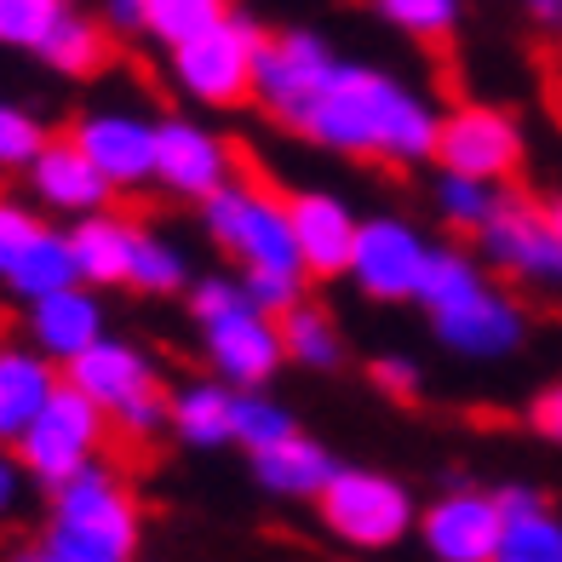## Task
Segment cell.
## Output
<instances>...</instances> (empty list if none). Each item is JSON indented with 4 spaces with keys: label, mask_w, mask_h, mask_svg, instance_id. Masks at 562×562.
Instances as JSON below:
<instances>
[{
    "label": "cell",
    "mask_w": 562,
    "mask_h": 562,
    "mask_svg": "<svg viewBox=\"0 0 562 562\" xmlns=\"http://www.w3.org/2000/svg\"><path fill=\"white\" fill-rule=\"evenodd\" d=\"M288 133L345 161L425 167L437 161L442 104L407 75L339 53L316 81V92L288 115Z\"/></svg>",
    "instance_id": "cell-1"
},
{
    "label": "cell",
    "mask_w": 562,
    "mask_h": 562,
    "mask_svg": "<svg viewBox=\"0 0 562 562\" xmlns=\"http://www.w3.org/2000/svg\"><path fill=\"white\" fill-rule=\"evenodd\" d=\"M419 311L430 322V334L459 362H510L528 345V311L522 299L505 288V276L465 247H437L425 288H419Z\"/></svg>",
    "instance_id": "cell-2"
},
{
    "label": "cell",
    "mask_w": 562,
    "mask_h": 562,
    "mask_svg": "<svg viewBox=\"0 0 562 562\" xmlns=\"http://www.w3.org/2000/svg\"><path fill=\"white\" fill-rule=\"evenodd\" d=\"M144 505L115 465H87L81 476L46 488L41 528L12 551V562H138Z\"/></svg>",
    "instance_id": "cell-3"
},
{
    "label": "cell",
    "mask_w": 562,
    "mask_h": 562,
    "mask_svg": "<svg viewBox=\"0 0 562 562\" xmlns=\"http://www.w3.org/2000/svg\"><path fill=\"white\" fill-rule=\"evenodd\" d=\"M190 322L201 334L207 373L229 379L236 391L270 385V379L288 368V350H281V316H270L265 304H252V293L241 288V276H201V281H190Z\"/></svg>",
    "instance_id": "cell-4"
},
{
    "label": "cell",
    "mask_w": 562,
    "mask_h": 562,
    "mask_svg": "<svg viewBox=\"0 0 562 562\" xmlns=\"http://www.w3.org/2000/svg\"><path fill=\"white\" fill-rule=\"evenodd\" d=\"M75 391H87L98 407L110 414V430L121 442H156L167 430V385H161V362L149 356L138 339L104 334L92 350H81L64 368Z\"/></svg>",
    "instance_id": "cell-5"
},
{
    "label": "cell",
    "mask_w": 562,
    "mask_h": 562,
    "mask_svg": "<svg viewBox=\"0 0 562 562\" xmlns=\"http://www.w3.org/2000/svg\"><path fill=\"white\" fill-rule=\"evenodd\" d=\"M316 522L327 540H339L356 557L396 551L419 522V499L402 476L373 471V465H339L316 494Z\"/></svg>",
    "instance_id": "cell-6"
},
{
    "label": "cell",
    "mask_w": 562,
    "mask_h": 562,
    "mask_svg": "<svg viewBox=\"0 0 562 562\" xmlns=\"http://www.w3.org/2000/svg\"><path fill=\"white\" fill-rule=\"evenodd\" d=\"M259 46L265 30L229 7L213 30L167 46V81L190 110H241L252 104V81H259Z\"/></svg>",
    "instance_id": "cell-7"
},
{
    "label": "cell",
    "mask_w": 562,
    "mask_h": 562,
    "mask_svg": "<svg viewBox=\"0 0 562 562\" xmlns=\"http://www.w3.org/2000/svg\"><path fill=\"white\" fill-rule=\"evenodd\" d=\"M201 229L207 241L224 252L236 270H304L299 265V241H293V218H288V195H276L265 178H229L207 201H201Z\"/></svg>",
    "instance_id": "cell-8"
},
{
    "label": "cell",
    "mask_w": 562,
    "mask_h": 562,
    "mask_svg": "<svg viewBox=\"0 0 562 562\" xmlns=\"http://www.w3.org/2000/svg\"><path fill=\"white\" fill-rule=\"evenodd\" d=\"M471 241L505 281L540 288V293H562V195L557 201H528L517 190H505L499 213L482 224Z\"/></svg>",
    "instance_id": "cell-9"
},
{
    "label": "cell",
    "mask_w": 562,
    "mask_h": 562,
    "mask_svg": "<svg viewBox=\"0 0 562 562\" xmlns=\"http://www.w3.org/2000/svg\"><path fill=\"white\" fill-rule=\"evenodd\" d=\"M110 437H115L110 414L64 379V385L53 391V402L35 414V425L18 437V459H23V471L35 476V488L46 494V488H58V482L81 476L87 465H98Z\"/></svg>",
    "instance_id": "cell-10"
},
{
    "label": "cell",
    "mask_w": 562,
    "mask_h": 562,
    "mask_svg": "<svg viewBox=\"0 0 562 562\" xmlns=\"http://www.w3.org/2000/svg\"><path fill=\"white\" fill-rule=\"evenodd\" d=\"M437 247L442 241H430V229L414 218L368 213L362 229H356L345 281L368 304H419V288H425L430 265H437Z\"/></svg>",
    "instance_id": "cell-11"
},
{
    "label": "cell",
    "mask_w": 562,
    "mask_h": 562,
    "mask_svg": "<svg viewBox=\"0 0 562 562\" xmlns=\"http://www.w3.org/2000/svg\"><path fill=\"white\" fill-rule=\"evenodd\" d=\"M528 161V133L505 104H453L442 110V133H437V167L448 172H471L488 184H510Z\"/></svg>",
    "instance_id": "cell-12"
},
{
    "label": "cell",
    "mask_w": 562,
    "mask_h": 562,
    "mask_svg": "<svg viewBox=\"0 0 562 562\" xmlns=\"http://www.w3.org/2000/svg\"><path fill=\"white\" fill-rule=\"evenodd\" d=\"M499 528H505V505L499 488H442L430 505H419L414 540L430 562H494L499 551Z\"/></svg>",
    "instance_id": "cell-13"
},
{
    "label": "cell",
    "mask_w": 562,
    "mask_h": 562,
    "mask_svg": "<svg viewBox=\"0 0 562 562\" xmlns=\"http://www.w3.org/2000/svg\"><path fill=\"white\" fill-rule=\"evenodd\" d=\"M236 178V144L201 115H156V184L178 201H207Z\"/></svg>",
    "instance_id": "cell-14"
},
{
    "label": "cell",
    "mask_w": 562,
    "mask_h": 562,
    "mask_svg": "<svg viewBox=\"0 0 562 562\" xmlns=\"http://www.w3.org/2000/svg\"><path fill=\"white\" fill-rule=\"evenodd\" d=\"M69 138L87 149L92 167L121 195H138L144 184H156V115H144L133 104H98L87 115H75Z\"/></svg>",
    "instance_id": "cell-15"
},
{
    "label": "cell",
    "mask_w": 562,
    "mask_h": 562,
    "mask_svg": "<svg viewBox=\"0 0 562 562\" xmlns=\"http://www.w3.org/2000/svg\"><path fill=\"white\" fill-rule=\"evenodd\" d=\"M23 195H30L46 218H69L75 224V218H87L98 207H115L121 190L92 167L87 149L64 133V138H46L35 149V161L23 167Z\"/></svg>",
    "instance_id": "cell-16"
},
{
    "label": "cell",
    "mask_w": 562,
    "mask_h": 562,
    "mask_svg": "<svg viewBox=\"0 0 562 562\" xmlns=\"http://www.w3.org/2000/svg\"><path fill=\"white\" fill-rule=\"evenodd\" d=\"M339 58V46L322 30H265L259 46V81H252V104H259L276 126H288V115L316 92L327 64Z\"/></svg>",
    "instance_id": "cell-17"
},
{
    "label": "cell",
    "mask_w": 562,
    "mask_h": 562,
    "mask_svg": "<svg viewBox=\"0 0 562 562\" xmlns=\"http://www.w3.org/2000/svg\"><path fill=\"white\" fill-rule=\"evenodd\" d=\"M104 334H110V311H104V288H92V281H69V288H53L23 304V339L41 345L58 368H69Z\"/></svg>",
    "instance_id": "cell-18"
},
{
    "label": "cell",
    "mask_w": 562,
    "mask_h": 562,
    "mask_svg": "<svg viewBox=\"0 0 562 562\" xmlns=\"http://www.w3.org/2000/svg\"><path fill=\"white\" fill-rule=\"evenodd\" d=\"M288 218H293V241H299V265L311 281H339L350 270V247H356V207L327 190V184H304L288 195Z\"/></svg>",
    "instance_id": "cell-19"
},
{
    "label": "cell",
    "mask_w": 562,
    "mask_h": 562,
    "mask_svg": "<svg viewBox=\"0 0 562 562\" xmlns=\"http://www.w3.org/2000/svg\"><path fill=\"white\" fill-rule=\"evenodd\" d=\"M64 385V368L30 339H0V448H18V437L35 425V414Z\"/></svg>",
    "instance_id": "cell-20"
},
{
    "label": "cell",
    "mask_w": 562,
    "mask_h": 562,
    "mask_svg": "<svg viewBox=\"0 0 562 562\" xmlns=\"http://www.w3.org/2000/svg\"><path fill=\"white\" fill-rule=\"evenodd\" d=\"M167 437L190 453H218L236 442V385L218 373L184 379L167 391Z\"/></svg>",
    "instance_id": "cell-21"
},
{
    "label": "cell",
    "mask_w": 562,
    "mask_h": 562,
    "mask_svg": "<svg viewBox=\"0 0 562 562\" xmlns=\"http://www.w3.org/2000/svg\"><path fill=\"white\" fill-rule=\"evenodd\" d=\"M252 465V482H259V494L270 499H288V505H316V494L327 488V476L339 471V459L327 453L322 437L311 430H293V437H281L259 453H247Z\"/></svg>",
    "instance_id": "cell-22"
},
{
    "label": "cell",
    "mask_w": 562,
    "mask_h": 562,
    "mask_svg": "<svg viewBox=\"0 0 562 562\" xmlns=\"http://www.w3.org/2000/svg\"><path fill=\"white\" fill-rule=\"evenodd\" d=\"M499 505H505V528H499L494 562H562V510L533 482H505Z\"/></svg>",
    "instance_id": "cell-23"
},
{
    "label": "cell",
    "mask_w": 562,
    "mask_h": 562,
    "mask_svg": "<svg viewBox=\"0 0 562 562\" xmlns=\"http://www.w3.org/2000/svg\"><path fill=\"white\" fill-rule=\"evenodd\" d=\"M133 241H138V218H126L121 207H98V213L69 224L75 270H81V281H92V288H126Z\"/></svg>",
    "instance_id": "cell-24"
},
{
    "label": "cell",
    "mask_w": 562,
    "mask_h": 562,
    "mask_svg": "<svg viewBox=\"0 0 562 562\" xmlns=\"http://www.w3.org/2000/svg\"><path fill=\"white\" fill-rule=\"evenodd\" d=\"M53 75H64V81H92V75H104L110 58H115V35L104 30V18L98 12H64V23L53 35L41 41V53H35Z\"/></svg>",
    "instance_id": "cell-25"
},
{
    "label": "cell",
    "mask_w": 562,
    "mask_h": 562,
    "mask_svg": "<svg viewBox=\"0 0 562 562\" xmlns=\"http://www.w3.org/2000/svg\"><path fill=\"white\" fill-rule=\"evenodd\" d=\"M281 350H288V362L304 368V373H334L345 362V334L322 304L299 299L293 311H281Z\"/></svg>",
    "instance_id": "cell-26"
},
{
    "label": "cell",
    "mask_w": 562,
    "mask_h": 562,
    "mask_svg": "<svg viewBox=\"0 0 562 562\" xmlns=\"http://www.w3.org/2000/svg\"><path fill=\"white\" fill-rule=\"evenodd\" d=\"M69 281H81V270H75V247H69V229L64 224H46L41 241L7 270L0 288H7L18 304H30V299L53 293V288H69Z\"/></svg>",
    "instance_id": "cell-27"
},
{
    "label": "cell",
    "mask_w": 562,
    "mask_h": 562,
    "mask_svg": "<svg viewBox=\"0 0 562 562\" xmlns=\"http://www.w3.org/2000/svg\"><path fill=\"white\" fill-rule=\"evenodd\" d=\"M190 252L178 247L167 229L156 224H138V241H133V270H126V288L149 293V299H172V293H190Z\"/></svg>",
    "instance_id": "cell-28"
},
{
    "label": "cell",
    "mask_w": 562,
    "mask_h": 562,
    "mask_svg": "<svg viewBox=\"0 0 562 562\" xmlns=\"http://www.w3.org/2000/svg\"><path fill=\"white\" fill-rule=\"evenodd\" d=\"M505 190H510V184H488V178H471V172H448V167H437V184H430V207H437V218L453 229V236H476V229L499 213Z\"/></svg>",
    "instance_id": "cell-29"
},
{
    "label": "cell",
    "mask_w": 562,
    "mask_h": 562,
    "mask_svg": "<svg viewBox=\"0 0 562 562\" xmlns=\"http://www.w3.org/2000/svg\"><path fill=\"white\" fill-rule=\"evenodd\" d=\"M368 12L407 41L442 46V41L459 35V23H465V0H368Z\"/></svg>",
    "instance_id": "cell-30"
},
{
    "label": "cell",
    "mask_w": 562,
    "mask_h": 562,
    "mask_svg": "<svg viewBox=\"0 0 562 562\" xmlns=\"http://www.w3.org/2000/svg\"><path fill=\"white\" fill-rule=\"evenodd\" d=\"M299 419H293V407L270 396V385H252V391H236V448L247 453H259L281 437H293Z\"/></svg>",
    "instance_id": "cell-31"
},
{
    "label": "cell",
    "mask_w": 562,
    "mask_h": 562,
    "mask_svg": "<svg viewBox=\"0 0 562 562\" xmlns=\"http://www.w3.org/2000/svg\"><path fill=\"white\" fill-rule=\"evenodd\" d=\"M224 12H229V0H144V35L167 53V46L213 30Z\"/></svg>",
    "instance_id": "cell-32"
},
{
    "label": "cell",
    "mask_w": 562,
    "mask_h": 562,
    "mask_svg": "<svg viewBox=\"0 0 562 562\" xmlns=\"http://www.w3.org/2000/svg\"><path fill=\"white\" fill-rule=\"evenodd\" d=\"M75 12V0H0V46L12 53H41V41Z\"/></svg>",
    "instance_id": "cell-33"
},
{
    "label": "cell",
    "mask_w": 562,
    "mask_h": 562,
    "mask_svg": "<svg viewBox=\"0 0 562 562\" xmlns=\"http://www.w3.org/2000/svg\"><path fill=\"white\" fill-rule=\"evenodd\" d=\"M46 138H53V133H46V121H41L30 104L0 98V172H23Z\"/></svg>",
    "instance_id": "cell-34"
},
{
    "label": "cell",
    "mask_w": 562,
    "mask_h": 562,
    "mask_svg": "<svg viewBox=\"0 0 562 562\" xmlns=\"http://www.w3.org/2000/svg\"><path fill=\"white\" fill-rule=\"evenodd\" d=\"M53 224L30 195H0V281H7V270L41 241V229Z\"/></svg>",
    "instance_id": "cell-35"
},
{
    "label": "cell",
    "mask_w": 562,
    "mask_h": 562,
    "mask_svg": "<svg viewBox=\"0 0 562 562\" xmlns=\"http://www.w3.org/2000/svg\"><path fill=\"white\" fill-rule=\"evenodd\" d=\"M241 276V288L252 293V304H265L270 316H281V311H293L299 299H311L304 288H311V276L304 270H236Z\"/></svg>",
    "instance_id": "cell-36"
},
{
    "label": "cell",
    "mask_w": 562,
    "mask_h": 562,
    "mask_svg": "<svg viewBox=\"0 0 562 562\" xmlns=\"http://www.w3.org/2000/svg\"><path fill=\"white\" fill-rule=\"evenodd\" d=\"M368 379L385 396H396V402H414L419 396V385H425V373H419V362L414 356H402V350H385V356H373L368 362Z\"/></svg>",
    "instance_id": "cell-37"
},
{
    "label": "cell",
    "mask_w": 562,
    "mask_h": 562,
    "mask_svg": "<svg viewBox=\"0 0 562 562\" xmlns=\"http://www.w3.org/2000/svg\"><path fill=\"white\" fill-rule=\"evenodd\" d=\"M30 488H35V476L23 471V459H18V448H0V528H7L18 510H23V499H30Z\"/></svg>",
    "instance_id": "cell-38"
},
{
    "label": "cell",
    "mask_w": 562,
    "mask_h": 562,
    "mask_svg": "<svg viewBox=\"0 0 562 562\" xmlns=\"http://www.w3.org/2000/svg\"><path fill=\"white\" fill-rule=\"evenodd\" d=\"M528 425L540 430L546 442L562 448V379H551V385L533 391V402H528Z\"/></svg>",
    "instance_id": "cell-39"
},
{
    "label": "cell",
    "mask_w": 562,
    "mask_h": 562,
    "mask_svg": "<svg viewBox=\"0 0 562 562\" xmlns=\"http://www.w3.org/2000/svg\"><path fill=\"white\" fill-rule=\"evenodd\" d=\"M98 18L115 41H138L144 35V0H98Z\"/></svg>",
    "instance_id": "cell-40"
},
{
    "label": "cell",
    "mask_w": 562,
    "mask_h": 562,
    "mask_svg": "<svg viewBox=\"0 0 562 562\" xmlns=\"http://www.w3.org/2000/svg\"><path fill=\"white\" fill-rule=\"evenodd\" d=\"M517 7L540 23V30H557L562 35V0H517Z\"/></svg>",
    "instance_id": "cell-41"
}]
</instances>
